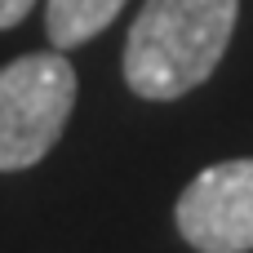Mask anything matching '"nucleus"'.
Returning a JSON list of instances; mask_svg holds the SVG:
<instances>
[{
  "label": "nucleus",
  "mask_w": 253,
  "mask_h": 253,
  "mask_svg": "<svg viewBox=\"0 0 253 253\" xmlns=\"http://www.w3.org/2000/svg\"><path fill=\"white\" fill-rule=\"evenodd\" d=\"M240 0H147L125 40V84L147 102L200 89L222 62Z\"/></svg>",
  "instance_id": "obj_1"
},
{
  "label": "nucleus",
  "mask_w": 253,
  "mask_h": 253,
  "mask_svg": "<svg viewBox=\"0 0 253 253\" xmlns=\"http://www.w3.org/2000/svg\"><path fill=\"white\" fill-rule=\"evenodd\" d=\"M76 107V67L62 49L22 53L0 67V173L40 165Z\"/></svg>",
  "instance_id": "obj_2"
},
{
  "label": "nucleus",
  "mask_w": 253,
  "mask_h": 253,
  "mask_svg": "<svg viewBox=\"0 0 253 253\" xmlns=\"http://www.w3.org/2000/svg\"><path fill=\"white\" fill-rule=\"evenodd\" d=\"M178 236L196 253L253 249V160H222L191 178L173 205Z\"/></svg>",
  "instance_id": "obj_3"
},
{
  "label": "nucleus",
  "mask_w": 253,
  "mask_h": 253,
  "mask_svg": "<svg viewBox=\"0 0 253 253\" xmlns=\"http://www.w3.org/2000/svg\"><path fill=\"white\" fill-rule=\"evenodd\" d=\"M129 0H44V31L53 49H76L107 31Z\"/></svg>",
  "instance_id": "obj_4"
},
{
  "label": "nucleus",
  "mask_w": 253,
  "mask_h": 253,
  "mask_svg": "<svg viewBox=\"0 0 253 253\" xmlns=\"http://www.w3.org/2000/svg\"><path fill=\"white\" fill-rule=\"evenodd\" d=\"M31 9H36V0H0V31L18 27V22H22Z\"/></svg>",
  "instance_id": "obj_5"
}]
</instances>
